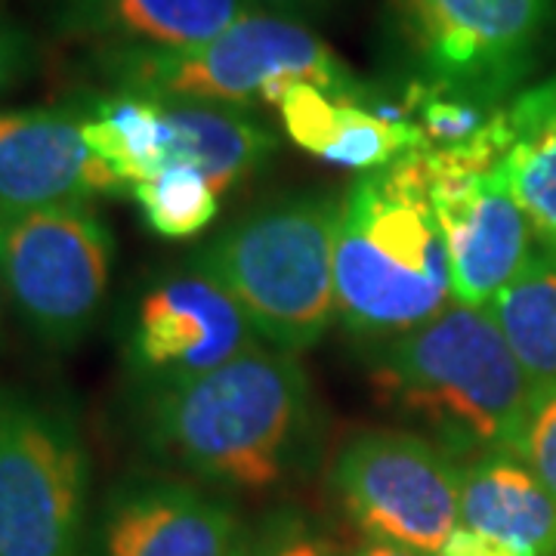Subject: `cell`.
I'll return each mask as SVG.
<instances>
[{"label": "cell", "mask_w": 556, "mask_h": 556, "mask_svg": "<svg viewBox=\"0 0 556 556\" xmlns=\"http://www.w3.org/2000/svg\"><path fill=\"white\" fill-rule=\"evenodd\" d=\"M142 452L201 485L263 495L303 477L325 433L298 353L260 343L201 378L134 390Z\"/></svg>", "instance_id": "cell-1"}, {"label": "cell", "mask_w": 556, "mask_h": 556, "mask_svg": "<svg viewBox=\"0 0 556 556\" xmlns=\"http://www.w3.org/2000/svg\"><path fill=\"white\" fill-rule=\"evenodd\" d=\"M380 408L442 445L457 464L489 452L517 455L535 399L489 306L452 303L442 316L368 350Z\"/></svg>", "instance_id": "cell-2"}, {"label": "cell", "mask_w": 556, "mask_h": 556, "mask_svg": "<svg viewBox=\"0 0 556 556\" xmlns=\"http://www.w3.org/2000/svg\"><path fill=\"white\" fill-rule=\"evenodd\" d=\"M334 294L340 328L368 346L408 334L457 303L420 149L358 174L343 192Z\"/></svg>", "instance_id": "cell-3"}, {"label": "cell", "mask_w": 556, "mask_h": 556, "mask_svg": "<svg viewBox=\"0 0 556 556\" xmlns=\"http://www.w3.org/2000/svg\"><path fill=\"white\" fill-rule=\"evenodd\" d=\"M90 72L105 90L159 102H204L229 109L278 105L298 84H316L340 100L380 102L338 53L300 20L251 13L217 38L186 50H102Z\"/></svg>", "instance_id": "cell-4"}, {"label": "cell", "mask_w": 556, "mask_h": 556, "mask_svg": "<svg viewBox=\"0 0 556 556\" xmlns=\"http://www.w3.org/2000/svg\"><path fill=\"white\" fill-rule=\"evenodd\" d=\"M340 199L288 192L260 201L189 263L239 300L260 340L288 353L313 350L338 321L334 236Z\"/></svg>", "instance_id": "cell-5"}, {"label": "cell", "mask_w": 556, "mask_h": 556, "mask_svg": "<svg viewBox=\"0 0 556 556\" xmlns=\"http://www.w3.org/2000/svg\"><path fill=\"white\" fill-rule=\"evenodd\" d=\"M115 251V232L93 201L0 207L3 298L53 353L75 350L93 331L112 288Z\"/></svg>", "instance_id": "cell-6"}, {"label": "cell", "mask_w": 556, "mask_h": 556, "mask_svg": "<svg viewBox=\"0 0 556 556\" xmlns=\"http://www.w3.org/2000/svg\"><path fill=\"white\" fill-rule=\"evenodd\" d=\"M90 452L68 405L0 383V556H80Z\"/></svg>", "instance_id": "cell-7"}, {"label": "cell", "mask_w": 556, "mask_h": 556, "mask_svg": "<svg viewBox=\"0 0 556 556\" xmlns=\"http://www.w3.org/2000/svg\"><path fill=\"white\" fill-rule=\"evenodd\" d=\"M415 84L485 105L517 97L556 22V0H387Z\"/></svg>", "instance_id": "cell-8"}, {"label": "cell", "mask_w": 556, "mask_h": 556, "mask_svg": "<svg viewBox=\"0 0 556 556\" xmlns=\"http://www.w3.org/2000/svg\"><path fill=\"white\" fill-rule=\"evenodd\" d=\"M331 489L365 538L433 556L460 517V464L408 427L353 433L331 464Z\"/></svg>", "instance_id": "cell-9"}, {"label": "cell", "mask_w": 556, "mask_h": 556, "mask_svg": "<svg viewBox=\"0 0 556 556\" xmlns=\"http://www.w3.org/2000/svg\"><path fill=\"white\" fill-rule=\"evenodd\" d=\"M260 346L239 300L192 263L152 276L121 321V356L134 390L201 378Z\"/></svg>", "instance_id": "cell-10"}, {"label": "cell", "mask_w": 556, "mask_h": 556, "mask_svg": "<svg viewBox=\"0 0 556 556\" xmlns=\"http://www.w3.org/2000/svg\"><path fill=\"white\" fill-rule=\"evenodd\" d=\"M455 300L489 306L535 254V236L501 164L473 149H420Z\"/></svg>", "instance_id": "cell-11"}, {"label": "cell", "mask_w": 556, "mask_h": 556, "mask_svg": "<svg viewBox=\"0 0 556 556\" xmlns=\"http://www.w3.org/2000/svg\"><path fill=\"white\" fill-rule=\"evenodd\" d=\"M251 532L226 497L192 482H118L100 519V556H248Z\"/></svg>", "instance_id": "cell-12"}, {"label": "cell", "mask_w": 556, "mask_h": 556, "mask_svg": "<svg viewBox=\"0 0 556 556\" xmlns=\"http://www.w3.org/2000/svg\"><path fill=\"white\" fill-rule=\"evenodd\" d=\"M130 192L90 149L84 109H0V207H47Z\"/></svg>", "instance_id": "cell-13"}, {"label": "cell", "mask_w": 556, "mask_h": 556, "mask_svg": "<svg viewBox=\"0 0 556 556\" xmlns=\"http://www.w3.org/2000/svg\"><path fill=\"white\" fill-rule=\"evenodd\" d=\"M251 13H260L254 0H53L50 22L90 53L186 50Z\"/></svg>", "instance_id": "cell-14"}, {"label": "cell", "mask_w": 556, "mask_h": 556, "mask_svg": "<svg viewBox=\"0 0 556 556\" xmlns=\"http://www.w3.org/2000/svg\"><path fill=\"white\" fill-rule=\"evenodd\" d=\"M457 526L504 556H556V495L510 452L460 464Z\"/></svg>", "instance_id": "cell-15"}, {"label": "cell", "mask_w": 556, "mask_h": 556, "mask_svg": "<svg viewBox=\"0 0 556 556\" xmlns=\"http://www.w3.org/2000/svg\"><path fill=\"white\" fill-rule=\"evenodd\" d=\"M285 134L325 164L371 174L424 149L415 121L380 115L362 102L340 100L316 84L291 87L276 105Z\"/></svg>", "instance_id": "cell-16"}, {"label": "cell", "mask_w": 556, "mask_h": 556, "mask_svg": "<svg viewBox=\"0 0 556 556\" xmlns=\"http://www.w3.org/2000/svg\"><path fill=\"white\" fill-rule=\"evenodd\" d=\"M164 105V164H192L217 195L260 174L278 152V137L248 109L204 102ZM161 164V167H164Z\"/></svg>", "instance_id": "cell-17"}, {"label": "cell", "mask_w": 556, "mask_h": 556, "mask_svg": "<svg viewBox=\"0 0 556 556\" xmlns=\"http://www.w3.org/2000/svg\"><path fill=\"white\" fill-rule=\"evenodd\" d=\"M504 115L510 146L501 170L535 244L556 254V75L510 97Z\"/></svg>", "instance_id": "cell-18"}, {"label": "cell", "mask_w": 556, "mask_h": 556, "mask_svg": "<svg viewBox=\"0 0 556 556\" xmlns=\"http://www.w3.org/2000/svg\"><path fill=\"white\" fill-rule=\"evenodd\" d=\"M78 105L90 149L127 189L159 174L164 164V105L159 100L102 90Z\"/></svg>", "instance_id": "cell-19"}, {"label": "cell", "mask_w": 556, "mask_h": 556, "mask_svg": "<svg viewBox=\"0 0 556 556\" xmlns=\"http://www.w3.org/2000/svg\"><path fill=\"white\" fill-rule=\"evenodd\" d=\"M535 390L556 383V254L535 248L519 276L489 303Z\"/></svg>", "instance_id": "cell-20"}, {"label": "cell", "mask_w": 556, "mask_h": 556, "mask_svg": "<svg viewBox=\"0 0 556 556\" xmlns=\"http://www.w3.org/2000/svg\"><path fill=\"white\" fill-rule=\"evenodd\" d=\"M130 195L161 239H192L219 211L217 189L192 164H164L159 174L137 182Z\"/></svg>", "instance_id": "cell-21"}, {"label": "cell", "mask_w": 556, "mask_h": 556, "mask_svg": "<svg viewBox=\"0 0 556 556\" xmlns=\"http://www.w3.org/2000/svg\"><path fill=\"white\" fill-rule=\"evenodd\" d=\"M248 556H343L338 541L300 510H278L251 532Z\"/></svg>", "instance_id": "cell-22"}, {"label": "cell", "mask_w": 556, "mask_h": 556, "mask_svg": "<svg viewBox=\"0 0 556 556\" xmlns=\"http://www.w3.org/2000/svg\"><path fill=\"white\" fill-rule=\"evenodd\" d=\"M517 457H522L556 495V383L535 390L519 433Z\"/></svg>", "instance_id": "cell-23"}, {"label": "cell", "mask_w": 556, "mask_h": 556, "mask_svg": "<svg viewBox=\"0 0 556 556\" xmlns=\"http://www.w3.org/2000/svg\"><path fill=\"white\" fill-rule=\"evenodd\" d=\"M35 62H38L35 38L0 0V97L16 90L31 75Z\"/></svg>", "instance_id": "cell-24"}, {"label": "cell", "mask_w": 556, "mask_h": 556, "mask_svg": "<svg viewBox=\"0 0 556 556\" xmlns=\"http://www.w3.org/2000/svg\"><path fill=\"white\" fill-rule=\"evenodd\" d=\"M331 0H254L260 13H276V16H288V20H303L313 16L318 10H325Z\"/></svg>", "instance_id": "cell-25"}, {"label": "cell", "mask_w": 556, "mask_h": 556, "mask_svg": "<svg viewBox=\"0 0 556 556\" xmlns=\"http://www.w3.org/2000/svg\"><path fill=\"white\" fill-rule=\"evenodd\" d=\"M356 556H433L424 554V551H415L408 544H396V541H380V538H365L362 547L356 551Z\"/></svg>", "instance_id": "cell-26"}, {"label": "cell", "mask_w": 556, "mask_h": 556, "mask_svg": "<svg viewBox=\"0 0 556 556\" xmlns=\"http://www.w3.org/2000/svg\"><path fill=\"white\" fill-rule=\"evenodd\" d=\"M3 288H0V338H3Z\"/></svg>", "instance_id": "cell-27"}]
</instances>
